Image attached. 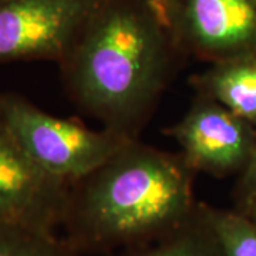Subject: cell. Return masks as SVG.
<instances>
[{
	"label": "cell",
	"instance_id": "cell-3",
	"mask_svg": "<svg viewBox=\"0 0 256 256\" xmlns=\"http://www.w3.org/2000/svg\"><path fill=\"white\" fill-rule=\"evenodd\" d=\"M0 111L34 162L74 185L94 172L134 138L50 116L18 92L0 94Z\"/></svg>",
	"mask_w": 256,
	"mask_h": 256
},
{
	"label": "cell",
	"instance_id": "cell-6",
	"mask_svg": "<svg viewBox=\"0 0 256 256\" xmlns=\"http://www.w3.org/2000/svg\"><path fill=\"white\" fill-rule=\"evenodd\" d=\"M194 172L240 175L252 160L256 127L210 97L198 94L180 122L166 130Z\"/></svg>",
	"mask_w": 256,
	"mask_h": 256
},
{
	"label": "cell",
	"instance_id": "cell-9",
	"mask_svg": "<svg viewBox=\"0 0 256 256\" xmlns=\"http://www.w3.org/2000/svg\"><path fill=\"white\" fill-rule=\"evenodd\" d=\"M198 214L224 256H256V224L249 215L205 204H198Z\"/></svg>",
	"mask_w": 256,
	"mask_h": 256
},
{
	"label": "cell",
	"instance_id": "cell-11",
	"mask_svg": "<svg viewBox=\"0 0 256 256\" xmlns=\"http://www.w3.org/2000/svg\"><path fill=\"white\" fill-rule=\"evenodd\" d=\"M0 256H78L57 235L0 225Z\"/></svg>",
	"mask_w": 256,
	"mask_h": 256
},
{
	"label": "cell",
	"instance_id": "cell-7",
	"mask_svg": "<svg viewBox=\"0 0 256 256\" xmlns=\"http://www.w3.org/2000/svg\"><path fill=\"white\" fill-rule=\"evenodd\" d=\"M170 32L180 52L210 63L256 54V0H172Z\"/></svg>",
	"mask_w": 256,
	"mask_h": 256
},
{
	"label": "cell",
	"instance_id": "cell-12",
	"mask_svg": "<svg viewBox=\"0 0 256 256\" xmlns=\"http://www.w3.org/2000/svg\"><path fill=\"white\" fill-rule=\"evenodd\" d=\"M235 202L236 210L246 215L256 202V142L250 162L246 170L239 175L235 186Z\"/></svg>",
	"mask_w": 256,
	"mask_h": 256
},
{
	"label": "cell",
	"instance_id": "cell-5",
	"mask_svg": "<svg viewBox=\"0 0 256 256\" xmlns=\"http://www.w3.org/2000/svg\"><path fill=\"white\" fill-rule=\"evenodd\" d=\"M100 0L0 2V66L60 63Z\"/></svg>",
	"mask_w": 256,
	"mask_h": 256
},
{
	"label": "cell",
	"instance_id": "cell-14",
	"mask_svg": "<svg viewBox=\"0 0 256 256\" xmlns=\"http://www.w3.org/2000/svg\"><path fill=\"white\" fill-rule=\"evenodd\" d=\"M252 220H254V222L256 224V202L254 204V206H252V210H249V214H248Z\"/></svg>",
	"mask_w": 256,
	"mask_h": 256
},
{
	"label": "cell",
	"instance_id": "cell-15",
	"mask_svg": "<svg viewBox=\"0 0 256 256\" xmlns=\"http://www.w3.org/2000/svg\"><path fill=\"white\" fill-rule=\"evenodd\" d=\"M0 2H3V0H0Z\"/></svg>",
	"mask_w": 256,
	"mask_h": 256
},
{
	"label": "cell",
	"instance_id": "cell-8",
	"mask_svg": "<svg viewBox=\"0 0 256 256\" xmlns=\"http://www.w3.org/2000/svg\"><path fill=\"white\" fill-rule=\"evenodd\" d=\"M192 82L198 94L220 102L256 127V54L210 63Z\"/></svg>",
	"mask_w": 256,
	"mask_h": 256
},
{
	"label": "cell",
	"instance_id": "cell-10",
	"mask_svg": "<svg viewBox=\"0 0 256 256\" xmlns=\"http://www.w3.org/2000/svg\"><path fill=\"white\" fill-rule=\"evenodd\" d=\"M122 256H224L216 239L201 220L195 218L185 226L142 246L132 248Z\"/></svg>",
	"mask_w": 256,
	"mask_h": 256
},
{
	"label": "cell",
	"instance_id": "cell-2",
	"mask_svg": "<svg viewBox=\"0 0 256 256\" xmlns=\"http://www.w3.org/2000/svg\"><path fill=\"white\" fill-rule=\"evenodd\" d=\"M194 171L181 156L131 140L72 186L63 229L80 252L138 248L191 222Z\"/></svg>",
	"mask_w": 256,
	"mask_h": 256
},
{
	"label": "cell",
	"instance_id": "cell-1",
	"mask_svg": "<svg viewBox=\"0 0 256 256\" xmlns=\"http://www.w3.org/2000/svg\"><path fill=\"white\" fill-rule=\"evenodd\" d=\"M176 50L146 0H100L58 66L82 111L136 138L168 82Z\"/></svg>",
	"mask_w": 256,
	"mask_h": 256
},
{
	"label": "cell",
	"instance_id": "cell-13",
	"mask_svg": "<svg viewBox=\"0 0 256 256\" xmlns=\"http://www.w3.org/2000/svg\"><path fill=\"white\" fill-rule=\"evenodd\" d=\"M146 3L156 10L158 16L162 18L166 28L170 30V18H171V8H172V0H146Z\"/></svg>",
	"mask_w": 256,
	"mask_h": 256
},
{
	"label": "cell",
	"instance_id": "cell-4",
	"mask_svg": "<svg viewBox=\"0 0 256 256\" xmlns=\"http://www.w3.org/2000/svg\"><path fill=\"white\" fill-rule=\"evenodd\" d=\"M72 186L34 162L0 111V225L57 235Z\"/></svg>",
	"mask_w": 256,
	"mask_h": 256
}]
</instances>
